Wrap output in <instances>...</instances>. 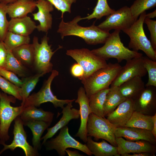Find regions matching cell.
Masks as SVG:
<instances>
[{"instance_id": "1", "label": "cell", "mask_w": 156, "mask_h": 156, "mask_svg": "<svg viewBox=\"0 0 156 156\" xmlns=\"http://www.w3.org/2000/svg\"><path fill=\"white\" fill-rule=\"evenodd\" d=\"M80 16L77 15L67 22H64L63 18H62L57 31L60 34L62 39L68 36H75L82 38L88 44L104 43L110 33L96 26L94 23L88 27L80 26L78 23L82 20Z\"/></svg>"}, {"instance_id": "2", "label": "cell", "mask_w": 156, "mask_h": 156, "mask_svg": "<svg viewBox=\"0 0 156 156\" xmlns=\"http://www.w3.org/2000/svg\"><path fill=\"white\" fill-rule=\"evenodd\" d=\"M120 31L115 30L110 34L103 46L91 50L92 52L106 60L116 58L118 63L142 56V53L131 50L124 46L121 40Z\"/></svg>"}, {"instance_id": "3", "label": "cell", "mask_w": 156, "mask_h": 156, "mask_svg": "<svg viewBox=\"0 0 156 156\" xmlns=\"http://www.w3.org/2000/svg\"><path fill=\"white\" fill-rule=\"evenodd\" d=\"M118 63H109L105 67L94 72L87 78L82 80L86 94L89 98L101 90L109 88L120 70Z\"/></svg>"}, {"instance_id": "4", "label": "cell", "mask_w": 156, "mask_h": 156, "mask_svg": "<svg viewBox=\"0 0 156 156\" xmlns=\"http://www.w3.org/2000/svg\"><path fill=\"white\" fill-rule=\"evenodd\" d=\"M146 11L142 12L131 27L122 31L130 38L129 47L132 50L143 51L147 57L156 61V50L153 48L150 41L148 40L143 28L144 20L146 18Z\"/></svg>"}, {"instance_id": "5", "label": "cell", "mask_w": 156, "mask_h": 156, "mask_svg": "<svg viewBox=\"0 0 156 156\" xmlns=\"http://www.w3.org/2000/svg\"><path fill=\"white\" fill-rule=\"evenodd\" d=\"M16 99L5 93L0 94V144L3 145L10 138L9 130L12 122L19 116L23 109L21 105L13 107L11 103H15Z\"/></svg>"}, {"instance_id": "6", "label": "cell", "mask_w": 156, "mask_h": 156, "mask_svg": "<svg viewBox=\"0 0 156 156\" xmlns=\"http://www.w3.org/2000/svg\"><path fill=\"white\" fill-rule=\"evenodd\" d=\"M58 75L59 72L57 70H53L50 75L44 81L40 90L37 92L29 95L22 106H34L37 107H39L43 103L50 102L53 104L55 107H60L62 109L65 105L70 102L74 101L75 100V99H58L53 93L51 89V84L53 79Z\"/></svg>"}, {"instance_id": "7", "label": "cell", "mask_w": 156, "mask_h": 156, "mask_svg": "<svg viewBox=\"0 0 156 156\" xmlns=\"http://www.w3.org/2000/svg\"><path fill=\"white\" fill-rule=\"evenodd\" d=\"M116 127L105 117L91 113L89 116L87 124V136L93 137L96 140H105L117 147L114 135Z\"/></svg>"}, {"instance_id": "8", "label": "cell", "mask_w": 156, "mask_h": 156, "mask_svg": "<svg viewBox=\"0 0 156 156\" xmlns=\"http://www.w3.org/2000/svg\"><path fill=\"white\" fill-rule=\"evenodd\" d=\"M49 38L47 34L42 38L40 43L37 37L34 36L33 37L32 43L34 49L33 65L37 73L45 74L51 72L53 67V64L51 62V58L57 50L62 48V46L59 45L53 51L51 49V45L49 44Z\"/></svg>"}, {"instance_id": "9", "label": "cell", "mask_w": 156, "mask_h": 156, "mask_svg": "<svg viewBox=\"0 0 156 156\" xmlns=\"http://www.w3.org/2000/svg\"><path fill=\"white\" fill-rule=\"evenodd\" d=\"M66 54L76 61L83 68L84 74L81 80L87 78L96 70L107 64L106 60L87 48L68 50Z\"/></svg>"}, {"instance_id": "10", "label": "cell", "mask_w": 156, "mask_h": 156, "mask_svg": "<svg viewBox=\"0 0 156 156\" xmlns=\"http://www.w3.org/2000/svg\"><path fill=\"white\" fill-rule=\"evenodd\" d=\"M43 144L47 151L55 150L60 156H65V151L68 148L78 150L89 156L92 155L86 144H82L70 135L66 125L60 129L59 134L56 137L47 140Z\"/></svg>"}, {"instance_id": "11", "label": "cell", "mask_w": 156, "mask_h": 156, "mask_svg": "<svg viewBox=\"0 0 156 156\" xmlns=\"http://www.w3.org/2000/svg\"><path fill=\"white\" fill-rule=\"evenodd\" d=\"M136 21L130 8L125 6L115 10L97 26L101 29L108 32L112 29L122 31L130 27Z\"/></svg>"}, {"instance_id": "12", "label": "cell", "mask_w": 156, "mask_h": 156, "mask_svg": "<svg viewBox=\"0 0 156 156\" xmlns=\"http://www.w3.org/2000/svg\"><path fill=\"white\" fill-rule=\"evenodd\" d=\"M13 131V140L10 144H3V148L0 151V155L7 149L14 151L19 147L23 151L26 156H38V151L30 145L27 141V136L23 127L24 124L19 116L14 120Z\"/></svg>"}, {"instance_id": "13", "label": "cell", "mask_w": 156, "mask_h": 156, "mask_svg": "<svg viewBox=\"0 0 156 156\" xmlns=\"http://www.w3.org/2000/svg\"><path fill=\"white\" fill-rule=\"evenodd\" d=\"M142 56L126 61V64L122 66L111 87H118L124 82L133 77H142L145 76L147 72L143 65Z\"/></svg>"}, {"instance_id": "14", "label": "cell", "mask_w": 156, "mask_h": 156, "mask_svg": "<svg viewBox=\"0 0 156 156\" xmlns=\"http://www.w3.org/2000/svg\"><path fill=\"white\" fill-rule=\"evenodd\" d=\"M118 153L120 155L126 153L149 152L154 154L155 145L144 140L131 141L122 137H116Z\"/></svg>"}, {"instance_id": "15", "label": "cell", "mask_w": 156, "mask_h": 156, "mask_svg": "<svg viewBox=\"0 0 156 156\" xmlns=\"http://www.w3.org/2000/svg\"><path fill=\"white\" fill-rule=\"evenodd\" d=\"M75 102L78 103L79 106L81 122L79 128L75 136L79 137L86 143L87 137V124L89 116L92 112L89 105V98L83 87H81L78 90L77 98Z\"/></svg>"}, {"instance_id": "16", "label": "cell", "mask_w": 156, "mask_h": 156, "mask_svg": "<svg viewBox=\"0 0 156 156\" xmlns=\"http://www.w3.org/2000/svg\"><path fill=\"white\" fill-rule=\"evenodd\" d=\"M36 2L38 11L32 13V15L34 20L39 22L36 29L39 31L47 33L52 27L53 17L50 12L54 10V6L47 0H37Z\"/></svg>"}, {"instance_id": "17", "label": "cell", "mask_w": 156, "mask_h": 156, "mask_svg": "<svg viewBox=\"0 0 156 156\" xmlns=\"http://www.w3.org/2000/svg\"><path fill=\"white\" fill-rule=\"evenodd\" d=\"M135 111L134 100L127 99L107 115V119L117 127H124Z\"/></svg>"}, {"instance_id": "18", "label": "cell", "mask_w": 156, "mask_h": 156, "mask_svg": "<svg viewBox=\"0 0 156 156\" xmlns=\"http://www.w3.org/2000/svg\"><path fill=\"white\" fill-rule=\"evenodd\" d=\"M115 137H122L131 141L144 140L155 145L156 138L151 131L133 127H117L115 130Z\"/></svg>"}, {"instance_id": "19", "label": "cell", "mask_w": 156, "mask_h": 156, "mask_svg": "<svg viewBox=\"0 0 156 156\" xmlns=\"http://www.w3.org/2000/svg\"><path fill=\"white\" fill-rule=\"evenodd\" d=\"M73 102H69L62 109L61 113L62 116L59 121L53 127L47 129V133L41 138V140H43L42 145L48 139L51 138L59 130L66 126L70 120L79 118V110L73 108Z\"/></svg>"}, {"instance_id": "20", "label": "cell", "mask_w": 156, "mask_h": 156, "mask_svg": "<svg viewBox=\"0 0 156 156\" xmlns=\"http://www.w3.org/2000/svg\"><path fill=\"white\" fill-rule=\"evenodd\" d=\"M155 87L145 86L139 95L134 100L135 111L150 115L156 106Z\"/></svg>"}, {"instance_id": "21", "label": "cell", "mask_w": 156, "mask_h": 156, "mask_svg": "<svg viewBox=\"0 0 156 156\" xmlns=\"http://www.w3.org/2000/svg\"><path fill=\"white\" fill-rule=\"evenodd\" d=\"M35 23L27 16L12 18L9 21L8 31L23 36H29L36 29Z\"/></svg>"}, {"instance_id": "22", "label": "cell", "mask_w": 156, "mask_h": 156, "mask_svg": "<svg viewBox=\"0 0 156 156\" xmlns=\"http://www.w3.org/2000/svg\"><path fill=\"white\" fill-rule=\"evenodd\" d=\"M36 2L34 0H17L7 5V13L11 18L27 16L35 10Z\"/></svg>"}, {"instance_id": "23", "label": "cell", "mask_w": 156, "mask_h": 156, "mask_svg": "<svg viewBox=\"0 0 156 156\" xmlns=\"http://www.w3.org/2000/svg\"><path fill=\"white\" fill-rule=\"evenodd\" d=\"M23 107L19 116L23 122L37 121L51 123L54 115L52 112L44 111L42 108L38 109L34 106Z\"/></svg>"}, {"instance_id": "24", "label": "cell", "mask_w": 156, "mask_h": 156, "mask_svg": "<svg viewBox=\"0 0 156 156\" xmlns=\"http://www.w3.org/2000/svg\"><path fill=\"white\" fill-rule=\"evenodd\" d=\"M118 87L124 97L134 100L144 90L145 86L142 77H136L124 82Z\"/></svg>"}, {"instance_id": "25", "label": "cell", "mask_w": 156, "mask_h": 156, "mask_svg": "<svg viewBox=\"0 0 156 156\" xmlns=\"http://www.w3.org/2000/svg\"><path fill=\"white\" fill-rule=\"evenodd\" d=\"M86 145L92 155L95 156H119L117 147L108 143L105 140L97 142L90 136H87Z\"/></svg>"}, {"instance_id": "26", "label": "cell", "mask_w": 156, "mask_h": 156, "mask_svg": "<svg viewBox=\"0 0 156 156\" xmlns=\"http://www.w3.org/2000/svg\"><path fill=\"white\" fill-rule=\"evenodd\" d=\"M24 125L30 128L33 135V146L36 151L41 148V136L44 131L50 125L51 123L42 121H29L23 122Z\"/></svg>"}, {"instance_id": "27", "label": "cell", "mask_w": 156, "mask_h": 156, "mask_svg": "<svg viewBox=\"0 0 156 156\" xmlns=\"http://www.w3.org/2000/svg\"><path fill=\"white\" fill-rule=\"evenodd\" d=\"M126 99L121 94L118 87H111L107 95L104 105L105 116L114 111Z\"/></svg>"}, {"instance_id": "28", "label": "cell", "mask_w": 156, "mask_h": 156, "mask_svg": "<svg viewBox=\"0 0 156 156\" xmlns=\"http://www.w3.org/2000/svg\"><path fill=\"white\" fill-rule=\"evenodd\" d=\"M152 116L135 111L124 127L137 128L151 131L153 126Z\"/></svg>"}, {"instance_id": "29", "label": "cell", "mask_w": 156, "mask_h": 156, "mask_svg": "<svg viewBox=\"0 0 156 156\" xmlns=\"http://www.w3.org/2000/svg\"><path fill=\"white\" fill-rule=\"evenodd\" d=\"M110 88L101 90L89 97V105L92 113L99 116L105 117L104 105Z\"/></svg>"}, {"instance_id": "30", "label": "cell", "mask_w": 156, "mask_h": 156, "mask_svg": "<svg viewBox=\"0 0 156 156\" xmlns=\"http://www.w3.org/2000/svg\"><path fill=\"white\" fill-rule=\"evenodd\" d=\"M11 51L14 55L26 67L33 65L34 49L32 44L22 45Z\"/></svg>"}, {"instance_id": "31", "label": "cell", "mask_w": 156, "mask_h": 156, "mask_svg": "<svg viewBox=\"0 0 156 156\" xmlns=\"http://www.w3.org/2000/svg\"><path fill=\"white\" fill-rule=\"evenodd\" d=\"M3 68L23 77L28 76L29 74L26 67L10 51L7 50L6 60Z\"/></svg>"}, {"instance_id": "32", "label": "cell", "mask_w": 156, "mask_h": 156, "mask_svg": "<svg viewBox=\"0 0 156 156\" xmlns=\"http://www.w3.org/2000/svg\"><path fill=\"white\" fill-rule=\"evenodd\" d=\"M44 74L43 73H37L33 75L23 78V83L21 87L22 99L21 105H23L30 92L35 88L40 78Z\"/></svg>"}, {"instance_id": "33", "label": "cell", "mask_w": 156, "mask_h": 156, "mask_svg": "<svg viewBox=\"0 0 156 156\" xmlns=\"http://www.w3.org/2000/svg\"><path fill=\"white\" fill-rule=\"evenodd\" d=\"M29 36H23L8 31L3 41L7 50L12 51L22 45L30 43Z\"/></svg>"}, {"instance_id": "34", "label": "cell", "mask_w": 156, "mask_h": 156, "mask_svg": "<svg viewBox=\"0 0 156 156\" xmlns=\"http://www.w3.org/2000/svg\"><path fill=\"white\" fill-rule=\"evenodd\" d=\"M114 10L109 6L107 0H97L92 13L86 17H82L81 20H90L93 18L100 20L103 16L109 15Z\"/></svg>"}, {"instance_id": "35", "label": "cell", "mask_w": 156, "mask_h": 156, "mask_svg": "<svg viewBox=\"0 0 156 156\" xmlns=\"http://www.w3.org/2000/svg\"><path fill=\"white\" fill-rule=\"evenodd\" d=\"M156 6V0H135L129 8L132 14L136 21L142 12Z\"/></svg>"}, {"instance_id": "36", "label": "cell", "mask_w": 156, "mask_h": 156, "mask_svg": "<svg viewBox=\"0 0 156 156\" xmlns=\"http://www.w3.org/2000/svg\"><path fill=\"white\" fill-rule=\"evenodd\" d=\"M144 66L148 74V80L145 86L156 87V61L142 56Z\"/></svg>"}, {"instance_id": "37", "label": "cell", "mask_w": 156, "mask_h": 156, "mask_svg": "<svg viewBox=\"0 0 156 156\" xmlns=\"http://www.w3.org/2000/svg\"><path fill=\"white\" fill-rule=\"evenodd\" d=\"M0 88L4 93L22 101L21 89L0 75Z\"/></svg>"}, {"instance_id": "38", "label": "cell", "mask_w": 156, "mask_h": 156, "mask_svg": "<svg viewBox=\"0 0 156 156\" xmlns=\"http://www.w3.org/2000/svg\"><path fill=\"white\" fill-rule=\"evenodd\" d=\"M7 5L0 3V42H3L8 31L9 21L6 15Z\"/></svg>"}, {"instance_id": "39", "label": "cell", "mask_w": 156, "mask_h": 156, "mask_svg": "<svg viewBox=\"0 0 156 156\" xmlns=\"http://www.w3.org/2000/svg\"><path fill=\"white\" fill-rule=\"evenodd\" d=\"M50 2L55 8L61 12V18H63L66 12L71 13L72 4L77 0H47Z\"/></svg>"}, {"instance_id": "40", "label": "cell", "mask_w": 156, "mask_h": 156, "mask_svg": "<svg viewBox=\"0 0 156 156\" xmlns=\"http://www.w3.org/2000/svg\"><path fill=\"white\" fill-rule=\"evenodd\" d=\"M0 75L16 86L21 87L23 82L17 75L13 72L3 68H0Z\"/></svg>"}, {"instance_id": "41", "label": "cell", "mask_w": 156, "mask_h": 156, "mask_svg": "<svg viewBox=\"0 0 156 156\" xmlns=\"http://www.w3.org/2000/svg\"><path fill=\"white\" fill-rule=\"evenodd\" d=\"M144 23H146L151 35V42L153 49L156 50V21L145 18Z\"/></svg>"}, {"instance_id": "42", "label": "cell", "mask_w": 156, "mask_h": 156, "mask_svg": "<svg viewBox=\"0 0 156 156\" xmlns=\"http://www.w3.org/2000/svg\"><path fill=\"white\" fill-rule=\"evenodd\" d=\"M70 72L74 77L80 80L83 76V70L81 66L77 63L73 64L70 69Z\"/></svg>"}, {"instance_id": "43", "label": "cell", "mask_w": 156, "mask_h": 156, "mask_svg": "<svg viewBox=\"0 0 156 156\" xmlns=\"http://www.w3.org/2000/svg\"><path fill=\"white\" fill-rule=\"evenodd\" d=\"M7 54V50L3 42H0V68L4 67Z\"/></svg>"}, {"instance_id": "44", "label": "cell", "mask_w": 156, "mask_h": 156, "mask_svg": "<svg viewBox=\"0 0 156 156\" xmlns=\"http://www.w3.org/2000/svg\"><path fill=\"white\" fill-rule=\"evenodd\" d=\"M152 155L153 156L155 155L149 152H141L138 153H133L132 155H131L130 154L126 153L123 154L121 156H151ZM152 156V155H151Z\"/></svg>"}, {"instance_id": "45", "label": "cell", "mask_w": 156, "mask_h": 156, "mask_svg": "<svg viewBox=\"0 0 156 156\" xmlns=\"http://www.w3.org/2000/svg\"><path fill=\"white\" fill-rule=\"evenodd\" d=\"M152 118L153 122V129L151 131L153 134L156 138V114L152 116Z\"/></svg>"}, {"instance_id": "46", "label": "cell", "mask_w": 156, "mask_h": 156, "mask_svg": "<svg viewBox=\"0 0 156 156\" xmlns=\"http://www.w3.org/2000/svg\"><path fill=\"white\" fill-rule=\"evenodd\" d=\"M66 152L69 156H83L82 154H80L77 151H72L66 149L65 151Z\"/></svg>"}, {"instance_id": "47", "label": "cell", "mask_w": 156, "mask_h": 156, "mask_svg": "<svg viewBox=\"0 0 156 156\" xmlns=\"http://www.w3.org/2000/svg\"><path fill=\"white\" fill-rule=\"evenodd\" d=\"M156 16V10H155L153 12L149 13L148 14H146V18L151 19L155 18Z\"/></svg>"}, {"instance_id": "48", "label": "cell", "mask_w": 156, "mask_h": 156, "mask_svg": "<svg viewBox=\"0 0 156 156\" xmlns=\"http://www.w3.org/2000/svg\"><path fill=\"white\" fill-rule=\"evenodd\" d=\"M17 0H0V3L8 4V3L13 2Z\"/></svg>"}, {"instance_id": "49", "label": "cell", "mask_w": 156, "mask_h": 156, "mask_svg": "<svg viewBox=\"0 0 156 156\" xmlns=\"http://www.w3.org/2000/svg\"><path fill=\"white\" fill-rule=\"evenodd\" d=\"M127 0V1H129V0Z\"/></svg>"}, {"instance_id": "50", "label": "cell", "mask_w": 156, "mask_h": 156, "mask_svg": "<svg viewBox=\"0 0 156 156\" xmlns=\"http://www.w3.org/2000/svg\"><path fill=\"white\" fill-rule=\"evenodd\" d=\"M1 92H0V94H1Z\"/></svg>"}, {"instance_id": "51", "label": "cell", "mask_w": 156, "mask_h": 156, "mask_svg": "<svg viewBox=\"0 0 156 156\" xmlns=\"http://www.w3.org/2000/svg\"></svg>"}]
</instances>
